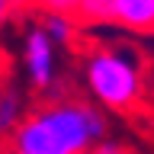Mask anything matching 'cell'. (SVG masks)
Returning a JSON list of instances; mask_svg holds the SVG:
<instances>
[{
	"mask_svg": "<svg viewBox=\"0 0 154 154\" xmlns=\"http://www.w3.org/2000/svg\"><path fill=\"white\" fill-rule=\"evenodd\" d=\"M106 112L90 100H51L23 116L7 135L10 154H90L106 138Z\"/></svg>",
	"mask_w": 154,
	"mask_h": 154,
	"instance_id": "obj_1",
	"label": "cell"
},
{
	"mask_svg": "<svg viewBox=\"0 0 154 154\" xmlns=\"http://www.w3.org/2000/svg\"><path fill=\"white\" fill-rule=\"evenodd\" d=\"M23 67L35 90H51L58 80V51L38 26H32L23 38Z\"/></svg>",
	"mask_w": 154,
	"mask_h": 154,
	"instance_id": "obj_3",
	"label": "cell"
},
{
	"mask_svg": "<svg viewBox=\"0 0 154 154\" xmlns=\"http://www.w3.org/2000/svg\"><path fill=\"white\" fill-rule=\"evenodd\" d=\"M10 13H13V7H10L7 0H0V26H3V23L10 19Z\"/></svg>",
	"mask_w": 154,
	"mask_h": 154,
	"instance_id": "obj_8",
	"label": "cell"
},
{
	"mask_svg": "<svg viewBox=\"0 0 154 154\" xmlns=\"http://www.w3.org/2000/svg\"><path fill=\"white\" fill-rule=\"evenodd\" d=\"M84 84L100 112L132 116L144 106V61L132 45H96L84 58Z\"/></svg>",
	"mask_w": 154,
	"mask_h": 154,
	"instance_id": "obj_2",
	"label": "cell"
},
{
	"mask_svg": "<svg viewBox=\"0 0 154 154\" xmlns=\"http://www.w3.org/2000/svg\"><path fill=\"white\" fill-rule=\"evenodd\" d=\"M26 112H29V106L23 100V93H19V87L13 80H0V138H7L23 122Z\"/></svg>",
	"mask_w": 154,
	"mask_h": 154,
	"instance_id": "obj_6",
	"label": "cell"
},
{
	"mask_svg": "<svg viewBox=\"0 0 154 154\" xmlns=\"http://www.w3.org/2000/svg\"><path fill=\"white\" fill-rule=\"evenodd\" d=\"M90 154H128V148H125L122 141H116V138H103V141L93 144Z\"/></svg>",
	"mask_w": 154,
	"mask_h": 154,
	"instance_id": "obj_7",
	"label": "cell"
},
{
	"mask_svg": "<svg viewBox=\"0 0 154 154\" xmlns=\"http://www.w3.org/2000/svg\"><path fill=\"white\" fill-rule=\"evenodd\" d=\"M109 23L128 32H151L154 0H109Z\"/></svg>",
	"mask_w": 154,
	"mask_h": 154,
	"instance_id": "obj_4",
	"label": "cell"
},
{
	"mask_svg": "<svg viewBox=\"0 0 154 154\" xmlns=\"http://www.w3.org/2000/svg\"><path fill=\"white\" fill-rule=\"evenodd\" d=\"M35 26L48 35L51 45H71L77 38V23H74V16L67 13V3H51V7H45Z\"/></svg>",
	"mask_w": 154,
	"mask_h": 154,
	"instance_id": "obj_5",
	"label": "cell"
}]
</instances>
